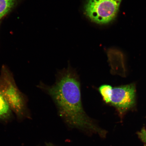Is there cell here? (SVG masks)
Listing matches in <instances>:
<instances>
[{
    "mask_svg": "<svg viewBox=\"0 0 146 146\" xmlns=\"http://www.w3.org/2000/svg\"><path fill=\"white\" fill-rule=\"evenodd\" d=\"M0 74V91L12 111L19 117L28 114L27 100L18 88L13 75L9 69L3 66Z\"/></svg>",
    "mask_w": 146,
    "mask_h": 146,
    "instance_id": "obj_2",
    "label": "cell"
},
{
    "mask_svg": "<svg viewBox=\"0 0 146 146\" xmlns=\"http://www.w3.org/2000/svg\"><path fill=\"white\" fill-rule=\"evenodd\" d=\"M17 0H0V19L13 8Z\"/></svg>",
    "mask_w": 146,
    "mask_h": 146,
    "instance_id": "obj_6",
    "label": "cell"
},
{
    "mask_svg": "<svg viewBox=\"0 0 146 146\" xmlns=\"http://www.w3.org/2000/svg\"><path fill=\"white\" fill-rule=\"evenodd\" d=\"M12 111L0 91V119L10 117Z\"/></svg>",
    "mask_w": 146,
    "mask_h": 146,
    "instance_id": "obj_5",
    "label": "cell"
},
{
    "mask_svg": "<svg viewBox=\"0 0 146 146\" xmlns=\"http://www.w3.org/2000/svg\"><path fill=\"white\" fill-rule=\"evenodd\" d=\"M139 137L146 144V130L145 129H142L138 133Z\"/></svg>",
    "mask_w": 146,
    "mask_h": 146,
    "instance_id": "obj_8",
    "label": "cell"
},
{
    "mask_svg": "<svg viewBox=\"0 0 146 146\" xmlns=\"http://www.w3.org/2000/svg\"><path fill=\"white\" fill-rule=\"evenodd\" d=\"M135 89L132 85L112 89L110 103L121 108H128L135 103Z\"/></svg>",
    "mask_w": 146,
    "mask_h": 146,
    "instance_id": "obj_4",
    "label": "cell"
},
{
    "mask_svg": "<svg viewBox=\"0 0 146 146\" xmlns=\"http://www.w3.org/2000/svg\"><path fill=\"white\" fill-rule=\"evenodd\" d=\"M112 88L110 85H102L99 88V91L106 103H110Z\"/></svg>",
    "mask_w": 146,
    "mask_h": 146,
    "instance_id": "obj_7",
    "label": "cell"
},
{
    "mask_svg": "<svg viewBox=\"0 0 146 146\" xmlns=\"http://www.w3.org/2000/svg\"><path fill=\"white\" fill-rule=\"evenodd\" d=\"M122 0H88L85 7L87 16L94 22L104 24L116 17Z\"/></svg>",
    "mask_w": 146,
    "mask_h": 146,
    "instance_id": "obj_3",
    "label": "cell"
},
{
    "mask_svg": "<svg viewBox=\"0 0 146 146\" xmlns=\"http://www.w3.org/2000/svg\"><path fill=\"white\" fill-rule=\"evenodd\" d=\"M38 87L51 97L60 116L68 125L100 134L103 133L84 110L79 78L72 68L60 71L54 84L41 83Z\"/></svg>",
    "mask_w": 146,
    "mask_h": 146,
    "instance_id": "obj_1",
    "label": "cell"
}]
</instances>
